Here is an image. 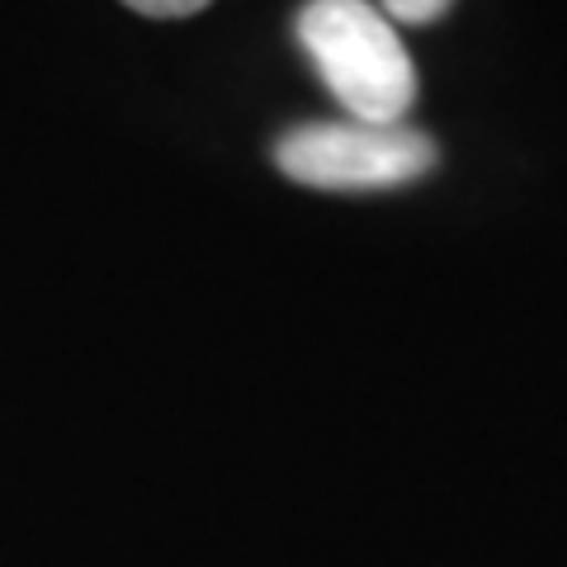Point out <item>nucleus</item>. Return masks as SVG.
Instances as JSON below:
<instances>
[{"label":"nucleus","instance_id":"1","mask_svg":"<svg viewBox=\"0 0 567 567\" xmlns=\"http://www.w3.org/2000/svg\"><path fill=\"white\" fill-rule=\"evenodd\" d=\"M298 48L308 52L346 118L402 123L416 100V66L393 20L369 0H308L298 10Z\"/></svg>","mask_w":567,"mask_h":567},{"label":"nucleus","instance_id":"2","mask_svg":"<svg viewBox=\"0 0 567 567\" xmlns=\"http://www.w3.org/2000/svg\"><path fill=\"white\" fill-rule=\"evenodd\" d=\"M279 171L293 185L331 194L398 189L435 171V142L406 123H303L275 147Z\"/></svg>","mask_w":567,"mask_h":567},{"label":"nucleus","instance_id":"3","mask_svg":"<svg viewBox=\"0 0 567 567\" xmlns=\"http://www.w3.org/2000/svg\"><path fill=\"white\" fill-rule=\"evenodd\" d=\"M454 0H383V14L393 24H435Z\"/></svg>","mask_w":567,"mask_h":567},{"label":"nucleus","instance_id":"4","mask_svg":"<svg viewBox=\"0 0 567 567\" xmlns=\"http://www.w3.org/2000/svg\"><path fill=\"white\" fill-rule=\"evenodd\" d=\"M123 6L147 14V20H185V14H199L213 0H123Z\"/></svg>","mask_w":567,"mask_h":567}]
</instances>
